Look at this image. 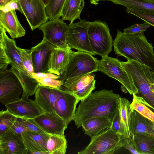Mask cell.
I'll use <instances>...</instances> for the list:
<instances>
[{"mask_svg": "<svg viewBox=\"0 0 154 154\" xmlns=\"http://www.w3.org/2000/svg\"><path fill=\"white\" fill-rule=\"evenodd\" d=\"M95 75L90 73L76 82L64 87L65 90L72 93L80 100L89 95L95 87Z\"/></svg>", "mask_w": 154, "mask_h": 154, "instance_id": "44dd1931", "label": "cell"}, {"mask_svg": "<svg viewBox=\"0 0 154 154\" xmlns=\"http://www.w3.org/2000/svg\"><path fill=\"white\" fill-rule=\"evenodd\" d=\"M112 0H100V1H111Z\"/></svg>", "mask_w": 154, "mask_h": 154, "instance_id": "7dc6e473", "label": "cell"}, {"mask_svg": "<svg viewBox=\"0 0 154 154\" xmlns=\"http://www.w3.org/2000/svg\"><path fill=\"white\" fill-rule=\"evenodd\" d=\"M115 53L127 60H136L154 72V52L144 33L133 35L124 34L120 30L113 42Z\"/></svg>", "mask_w": 154, "mask_h": 154, "instance_id": "7a4b0ae2", "label": "cell"}, {"mask_svg": "<svg viewBox=\"0 0 154 154\" xmlns=\"http://www.w3.org/2000/svg\"><path fill=\"white\" fill-rule=\"evenodd\" d=\"M10 63L3 48L0 45V72L6 70Z\"/></svg>", "mask_w": 154, "mask_h": 154, "instance_id": "f35d334b", "label": "cell"}, {"mask_svg": "<svg viewBox=\"0 0 154 154\" xmlns=\"http://www.w3.org/2000/svg\"><path fill=\"white\" fill-rule=\"evenodd\" d=\"M23 91L20 82L14 73L6 69L0 72V101L2 104L19 100Z\"/></svg>", "mask_w": 154, "mask_h": 154, "instance_id": "9c48e42d", "label": "cell"}, {"mask_svg": "<svg viewBox=\"0 0 154 154\" xmlns=\"http://www.w3.org/2000/svg\"><path fill=\"white\" fill-rule=\"evenodd\" d=\"M17 117L7 109L0 112V135L9 130L17 121Z\"/></svg>", "mask_w": 154, "mask_h": 154, "instance_id": "1f68e13d", "label": "cell"}, {"mask_svg": "<svg viewBox=\"0 0 154 154\" xmlns=\"http://www.w3.org/2000/svg\"><path fill=\"white\" fill-rule=\"evenodd\" d=\"M123 147L128 149L131 153L140 154L137 150L134 145L132 138H125L122 141Z\"/></svg>", "mask_w": 154, "mask_h": 154, "instance_id": "ab89813d", "label": "cell"}, {"mask_svg": "<svg viewBox=\"0 0 154 154\" xmlns=\"http://www.w3.org/2000/svg\"><path fill=\"white\" fill-rule=\"evenodd\" d=\"M98 60L88 53L71 50L66 68L61 76L63 86H68L90 73L98 71Z\"/></svg>", "mask_w": 154, "mask_h": 154, "instance_id": "277c9868", "label": "cell"}, {"mask_svg": "<svg viewBox=\"0 0 154 154\" xmlns=\"http://www.w3.org/2000/svg\"><path fill=\"white\" fill-rule=\"evenodd\" d=\"M121 63L124 69L132 77L138 90L136 95L142 97L154 111V72L136 60H127Z\"/></svg>", "mask_w": 154, "mask_h": 154, "instance_id": "3957f363", "label": "cell"}, {"mask_svg": "<svg viewBox=\"0 0 154 154\" xmlns=\"http://www.w3.org/2000/svg\"><path fill=\"white\" fill-rule=\"evenodd\" d=\"M88 35L92 49L96 55L108 56L112 50V38L105 21L97 20L89 22Z\"/></svg>", "mask_w": 154, "mask_h": 154, "instance_id": "52a82bcc", "label": "cell"}, {"mask_svg": "<svg viewBox=\"0 0 154 154\" xmlns=\"http://www.w3.org/2000/svg\"><path fill=\"white\" fill-rule=\"evenodd\" d=\"M36 80L38 82L39 86L60 89L63 84L62 81L60 79L50 77H45Z\"/></svg>", "mask_w": 154, "mask_h": 154, "instance_id": "d590c367", "label": "cell"}, {"mask_svg": "<svg viewBox=\"0 0 154 154\" xmlns=\"http://www.w3.org/2000/svg\"><path fill=\"white\" fill-rule=\"evenodd\" d=\"M120 96L112 90L103 89L91 92L81 100L76 109L73 120L78 128L86 120L93 117H104L112 121L118 112Z\"/></svg>", "mask_w": 154, "mask_h": 154, "instance_id": "6da1fadb", "label": "cell"}, {"mask_svg": "<svg viewBox=\"0 0 154 154\" xmlns=\"http://www.w3.org/2000/svg\"><path fill=\"white\" fill-rule=\"evenodd\" d=\"M13 9L17 10L19 11L20 13H22V11L19 5L18 2L17 1H13L7 4L3 8L0 9V10H1L5 12H7Z\"/></svg>", "mask_w": 154, "mask_h": 154, "instance_id": "7bdbcfd3", "label": "cell"}, {"mask_svg": "<svg viewBox=\"0 0 154 154\" xmlns=\"http://www.w3.org/2000/svg\"><path fill=\"white\" fill-rule=\"evenodd\" d=\"M32 75L35 79H41L45 77H50L56 79H60L61 76L57 75L50 73L33 72Z\"/></svg>", "mask_w": 154, "mask_h": 154, "instance_id": "b9f144b4", "label": "cell"}, {"mask_svg": "<svg viewBox=\"0 0 154 154\" xmlns=\"http://www.w3.org/2000/svg\"><path fill=\"white\" fill-rule=\"evenodd\" d=\"M98 71L119 82L122 84L121 89L123 92H128L131 95L138 93L132 77L124 69L121 61L117 58L108 56L102 57L98 60Z\"/></svg>", "mask_w": 154, "mask_h": 154, "instance_id": "8992f818", "label": "cell"}, {"mask_svg": "<svg viewBox=\"0 0 154 154\" xmlns=\"http://www.w3.org/2000/svg\"><path fill=\"white\" fill-rule=\"evenodd\" d=\"M124 136L110 127L91 137L88 145L78 154H112L123 147Z\"/></svg>", "mask_w": 154, "mask_h": 154, "instance_id": "5b68a950", "label": "cell"}, {"mask_svg": "<svg viewBox=\"0 0 154 154\" xmlns=\"http://www.w3.org/2000/svg\"><path fill=\"white\" fill-rule=\"evenodd\" d=\"M22 13L32 31L39 28L49 19L45 6L41 0H18Z\"/></svg>", "mask_w": 154, "mask_h": 154, "instance_id": "30bf717a", "label": "cell"}, {"mask_svg": "<svg viewBox=\"0 0 154 154\" xmlns=\"http://www.w3.org/2000/svg\"><path fill=\"white\" fill-rule=\"evenodd\" d=\"M56 95L55 112L68 125L74 118L76 106L80 100L65 90L56 88Z\"/></svg>", "mask_w": 154, "mask_h": 154, "instance_id": "7c38bea8", "label": "cell"}, {"mask_svg": "<svg viewBox=\"0 0 154 154\" xmlns=\"http://www.w3.org/2000/svg\"><path fill=\"white\" fill-rule=\"evenodd\" d=\"M132 138L140 154H154V134H139L134 135Z\"/></svg>", "mask_w": 154, "mask_h": 154, "instance_id": "4316f807", "label": "cell"}, {"mask_svg": "<svg viewBox=\"0 0 154 154\" xmlns=\"http://www.w3.org/2000/svg\"><path fill=\"white\" fill-rule=\"evenodd\" d=\"M17 120L24 126L27 130L44 132L41 129L34 123L31 119H24L17 118Z\"/></svg>", "mask_w": 154, "mask_h": 154, "instance_id": "74e56055", "label": "cell"}, {"mask_svg": "<svg viewBox=\"0 0 154 154\" xmlns=\"http://www.w3.org/2000/svg\"><path fill=\"white\" fill-rule=\"evenodd\" d=\"M126 11L137 17L154 27V13L134 8H126Z\"/></svg>", "mask_w": 154, "mask_h": 154, "instance_id": "d6a6232c", "label": "cell"}, {"mask_svg": "<svg viewBox=\"0 0 154 154\" xmlns=\"http://www.w3.org/2000/svg\"><path fill=\"white\" fill-rule=\"evenodd\" d=\"M67 0H51L45 7L49 19L56 20L61 17L62 11Z\"/></svg>", "mask_w": 154, "mask_h": 154, "instance_id": "4dcf8cb0", "label": "cell"}, {"mask_svg": "<svg viewBox=\"0 0 154 154\" xmlns=\"http://www.w3.org/2000/svg\"><path fill=\"white\" fill-rule=\"evenodd\" d=\"M154 85V83H153Z\"/></svg>", "mask_w": 154, "mask_h": 154, "instance_id": "c3c4849f", "label": "cell"}, {"mask_svg": "<svg viewBox=\"0 0 154 154\" xmlns=\"http://www.w3.org/2000/svg\"><path fill=\"white\" fill-rule=\"evenodd\" d=\"M56 48L43 39L30 50L34 73H49V61L51 53Z\"/></svg>", "mask_w": 154, "mask_h": 154, "instance_id": "4fadbf2b", "label": "cell"}, {"mask_svg": "<svg viewBox=\"0 0 154 154\" xmlns=\"http://www.w3.org/2000/svg\"><path fill=\"white\" fill-rule=\"evenodd\" d=\"M0 45L3 48L12 67L19 72L29 75L23 65L18 47L16 45V41L8 37L4 29L1 26Z\"/></svg>", "mask_w": 154, "mask_h": 154, "instance_id": "e0dca14e", "label": "cell"}, {"mask_svg": "<svg viewBox=\"0 0 154 154\" xmlns=\"http://www.w3.org/2000/svg\"><path fill=\"white\" fill-rule=\"evenodd\" d=\"M0 154H26L22 136L9 130L0 135Z\"/></svg>", "mask_w": 154, "mask_h": 154, "instance_id": "ac0fdd59", "label": "cell"}, {"mask_svg": "<svg viewBox=\"0 0 154 154\" xmlns=\"http://www.w3.org/2000/svg\"><path fill=\"white\" fill-rule=\"evenodd\" d=\"M133 95L131 109L135 110L144 117L154 122V112L149 108L148 103L142 97L135 94Z\"/></svg>", "mask_w": 154, "mask_h": 154, "instance_id": "f1b7e54d", "label": "cell"}, {"mask_svg": "<svg viewBox=\"0 0 154 154\" xmlns=\"http://www.w3.org/2000/svg\"><path fill=\"white\" fill-rule=\"evenodd\" d=\"M152 26L146 22L143 23H136L124 29V34L133 35L140 34L146 31Z\"/></svg>", "mask_w": 154, "mask_h": 154, "instance_id": "e575fe53", "label": "cell"}, {"mask_svg": "<svg viewBox=\"0 0 154 154\" xmlns=\"http://www.w3.org/2000/svg\"><path fill=\"white\" fill-rule=\"evenodd\" d=\"M10 130L15 134L19 135H21L22 134L23 132L27 130L17 120V119Z\"/></svg>", "mask_w": 154, "mask_h": 154, "instance_id": "60d3db41", "label": "cell"}, {"mask_svg": "<svg viewBox=\"0 0 154 154\" xmlns=\"http://www.w3.org/2000/svg\"><path fill=\"white\" fill-rule=\"evenodd\" d=\"M144 0L148 2H149L154 3V0Z\"/></svg>", "mask_w": 154, "mask_h": 154, "instance_id": "bcb514c9", "label": "cell"}, {"mask_svg": "<svg viewBox=\"0 0 154 154\" xmlns=\"http://www.w3.org/2000/svg\"><path fill=\"white\" fill-rule=\"evenodd\" d=\"M18 0H0V8H1L7 4L13 1L17 2Z\"/></svg>", "mask_w": 154, "mask_h": 154, "instance_id": "ee69618b", "label": "cell"}, {"mask_svg": "<svg viewBox=\"0 0 154 154\" xmlns=\"http://www.w3.org/2000/svg\"><path fill=\"white\" fill-rule=\"evenodd\" d=\"M0 26L12 39L22 37L26 34V31L19 22L14 9L5 12L0 10Z\"/></svg>", "mask_w": 154, "mask_h": 154, "instance_id": "d6986e66", "label": "cell"}, {"mask_svg": "<svg viewBox=\"0 0 154 154\" xmlns=\"http://www.w3.org/2000/svg\"><path fill=\"white\" fill-rule=\"evenodd\" d=\"M131 103L126 98L120 97L119 99V114L124 129L125 138H131Z\"/></svg>", "mask_w": 154, "mask_h": 154, "instance_id": "484cf974", "label": "cell"}, {"mask_svg": "<svg viewBox=\"0 0 154 154\" xmlns=\"http://www.w3.org/2000/svg\"><path fill=\"white\" fill-rule=\"evenodd\" d=\"M8 111L18 118L33 119L43 113L35 100L21 98L5 105Z\"/></svg>", "mask_w": 154, "mask_h": 154, "instance_id": "5bb4252c", "label": "cell"}, {"mask_svg": "<svg viewBox=\"0 0 154 154\" xmlns=\"http://www.w3.org/2000/svg\"><path fill=\"white\" fill-rule=\"evenodd\" d=\"M21 136L26 154H49L47 147L49 134L45 132L27 130Z\"/></svg>", "mask_w": 154, "mask_h": 154, "instance_id": "2e32d148", "label": "cell"}, {"mask_svg": "<svg viewBox=\"0 0 154 154\" xmlns=\"http://www.w3.org/2000/svg\"><path fill=\"white\" fill-rule=\"evenodd\" d=\"M71 49L55 48L52 51L49 64V73L61 76L69 63Z\"/></svg>", "mask_w": 154, "mask_h": 154, "instance_id": "ffe728a7", "label": "cell"}, {"mask_svg": "<svg viewBox=\"0 0 154 154\" xmlns=\"http://www.w3.org/2000/svg\"><path fill=\"white\" fill-rule=\"evenodd\" d=\"M31 120L44 132L49 134L64 135L68 125L56 114L43 113Z\"/></svg>", "mask_w": 154, "mask_h": 154, "instance_id": "9a60e30c", "label": "cell"}, {"mask_svg": "<svg viewBox=\"0 0 154 154\" xmlns=\"http://www.w3.org/2000/svg\"><path fill=\"white\" fill-rule=\"evenodd\" d=\"M49 154H64L67 148L64 135L49 134L47 144Z\"/></svg>", "mask_w": 154, "mask_h": 154, "instance_id": "83f0119b", "label": "cell"}, {"mask_svg": "<svg viewBox=\"0 0 154 154\" xmlns=\"http://www.w3.org/2000/svg\"><path fill=\"white\" fill-rule=\"evenodd\" d=\"M45 7L48 4L51 0H41Z\"/></svg>", "mask_w": 154, "mask_h": 154, "instance_id": "f6af8a7d", "label": "cell"}, {"mask_svg": "<svg viewBox=\"0 0 154 154\" xmlns=\"http://www.w3.org/2000/svg\"><path fill=\"white\" fill-rule=\"evenodd\" d=\"M110 128L113 131L123 135L125 137V130L120 120L119 112L112 121Z\"/></svg>", "mask_w": 154, "mask_h": 154, "instance_id": "8d00e7d4", "label": "cell"}, {"mask_svg": "<svg viewBox=\"0 0 154 154\" xmlns=\"http://www.w3.org/2000/svg\"><path fill=\"white\" fill-rule=\"evenodd\" d=\"M85 0H67L63 8L61 17L63 20L70 21L80 19L81 13L85 5Z\"/></svg>", "mask_w": 154, "mask_h": 154, "instance_id": "d4e9b609", "label": "cell"}, {"mask_svg": "<svg viewBox=\"0 0 154 154\" xmlns=\"http://www.w3.org/2000/svg\"><path fill=\"white\" fill-rule=\"evenodd\" d=\"M35 100L43 113H55L56 88L39 86L36 90Z\"/></svg>", "mask_w": 154, "mask_h": 154, "instance_id": "7402d4cb", "label": "cell"}, {"mask_svg": "<svg viewBox=\"0 0 154 154\" xmlns=\"http://www.w3.org/2000/svg\"><path fill=\"white\" fill-rule=\"evenodd\" d=\"M89 22L84 19L68 24L66 41L71 49H75L94 56L95 54L91 48L88 35Z\"/></svg>", "mask_w": 154, "mask_h": 154, "instance_id": "ba28073f", "label": "cell"}, {"mask_svg": "<svg viewBox=\"0 0 154 154\" xmlns=\"http://www.w3.org/2000/svg\"><path fill=\"white\" fill-rule=\"evenodd\" d=\"M68 24L62 19L48 20L38 28L43 34V38L57 48H69L66 42V35Z\"/></svg>", "mask_w": 154, "mask_h": 154, "instance_id": "8fae6325", "label": "cell"}, {"mask_svg": "<svg viewBox=\"0 0 154 154\" xmlns=\"http://www.w3.org/2000/svg\"><path fill=\"white\" fill-rule=\"evenodd\" d=\"M113 3L127 8H134L154 13V3L144 0H112Z\"/></svg>", "mask_w": 154, "mask_h": 154, "instance_id": "f546056e", "label": "cell"}, {"mask_svg": "<svg viewBox=\"0 0 154 154\" xmlns=\"http://www.w3.org/2000/svg\"><path fill=\"white\" fill-rule=\"evenodd\" d=\"M112 121L104 117L90 118L85 121L82 127L85 134L92 137L111 127Z\"/></svg>", "mask_w": 154, "mask_h": 154, "instance_id": "cb8c5ba5", "label": "cell"}, {"mask_svg": "<svg viewBox=\"0 0 154 154\" xmlns=\"http://www.w3.org/2000/svg\"><path fill=\"white\" fill-rule=\"evenodd\" d=\"M24 66L29 75L32 77L34 72L33 63L31 50L26 49L18 47Z\"/></svg>", "mask_w": 154, "mask_h": 154, "instance_id": "836d02e7", "label": "cell"}, {"mask_svg": "<svg viewBox=\"0 0 154 154\" xmlns=\"http://www.w3.org/2000/svg\"><path fill=\"white\" fill-rule=\"evenodd\" d=\"M131 110V138L134 135L140 133L154 134V122L135 110Z\"/></svg>", "mask_w": 154, "mask_h": 154, "instance_id": "603a6c76", "label": "cell"}]
</instances>
